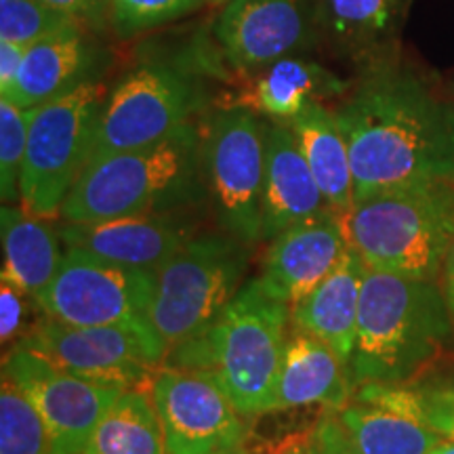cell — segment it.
<instances>
[{
  "label": "cell",
  "mask_w": 454,
  "mask_h": 454,
  "mask_svg": "<svg viewBox=\"0 0 454 454\" xmlns=\"http://www.w3.org/2000/svg\"><path fill=\"white\" fill-rule=\"evenodd\" d=\"M204 104L207 87L196 67L167 55L147 57L107 95L90 160L156 144L192 122Z\"/></svg>",
  "instance_id": "obj_8"
},
{
  "label": "cell",
  "mask_w": 454,
  "mask_h": 454,
  "mask_svg": "<svg viewBox=\"0 0 454 454\" xmlns=\"http://www.w3.org/2000/svg\"><path fill=\"white\" fill-rule=\"evenodd\" d=\"M167 454H217L247 438L244 417L213 372L160 366L150 381Z\"/></svg>",
  "instance_id": "obj_13"
},
{
  "label": "cell",
  "mask_w": 454,
  "mask_h": 454,
  "mask_svg": "<svg viewBox=\"0 0 454 454\" xmlns=\"http://www.w3.org/2000/svg\"><path fill=\"white\" fill-rule=\"evenodd\" d=\"M366 271V261L354 244H349L337 268L314 291L291 305L293 325L331 345L348 368L356 348Z\"/></svg>",
  "instance_id": "obj_19"
},
{
  "label": "cell",
  "mask_w": 454,
  "mask_h": 454,
  "mask_svg": "<svg viewBox=\"0 0 454 454\" xmlns=\"http://www.w3.org/2000/svg\"><path fill=\"white\" fill-rule=\"evenodd\" d=\"M0 454H53L41 414L4 377L0 389Z\"/></svg>",
  "instance_id": "obj_28"
},
{
  "label": "cell",
  "mask_w": 454,
  "mask_h": 454,
  "mask_svg": "<svg viewBox=\"0 0 454 454\" xmlns=\"http://www.w3.org/2000/svg\"><path fill=\"white\" fill-rule=\"evenodd\" d=\"M349 244L348 217L326 208L270 242L257 280L271 297L293 305L337 268Z\"/></svg>",
  "instance_id": "obj_15"
},
{
  "label": "cell",
  "mask_w": 454,
  "mask_h": 454,
  "mask_svg": "<svg viewBox=\"0 0 454 454\" xmlns=\"http://www.w3.org/2000/svg\"><path fill=\"white\" fill-rule=\"evenodd\" d=\"M154 291V270L127 268L66 247L55 278L34 303L51 320L64 325L133 326L156 333L150 322Z\"/></svg>",
  "instance_id": "obj_10"
},
{
  "label": "cell",
  "mask_w": 454,
  "mask_h": 454,
  "mask_svg": "<svg viewBox=\"0 0 454 454\" xmlns=\"http://www.w3.org/2000/svg\"><path fill=\"white\" fill-rule=\"evenodd\" d=\"M265 454H288V440L278 442V444L271 448V450L265 452Z\"/></svg>",
  "instance_id": "obj_40"
},
{
  "label": "cell",
  "mask_w": 454,
  "mask_h": 454,
  "mask_svg": "<svg viewBox=\"0 0 454 454\" xmlns=\"http://www.w3.org/2000/svg\"><path fill=\"white\" fill-rule=\"evenodd\" d=\"M59 368L99 381L137 387L167 360L156 333L133 326H74L47 317L20 340Z\"/></svg>",
  "instance_id": "obj_12"
},
{
  "label": "cell",
  "mask_w": 454,
  "mask_h": 454,
  "mask_svg": "<svg viewBox=\"0 0 454 454\" xmlns=\"http://www.w3.org/2000/svg\"><path fill=\"white\" fill-rule=\"evenodd\" d=\"M288 454H305V434L288 438Z\"/></svg>",
  "instance_id": "obj_37"
},
{
  "label": "cell",
  "mask_w": 454,
  "mask_h": 454,
  "mask_svg": "<svg viewBox=\"0 0 454 454\" xmlns=\"http://www.w3.org/2000/svg\"><path fill=\"white\" fill-rule=\"evenodd\" d=\"M349 82L317 61L291 55L251 74L240 104L253 112L288 122L311 101L333 99L348 93Z\"/></svg>",
  "instance_id": "obj_22"
},
{
  "label": "cell",
  "mask_w": 454,
  "mask_h": 454,
  "mask_svg": "<svg viewBox=\"0 0 454 454\" xmlns=\"http://www.w3.org/2000/svg\"><path fill=\"white\" fill-rule=\"evenodd\" d=\"M291 331V305L247 280L202 337L170 349L168 366L217 377L244 419L274 412L276 385Z\"/></svg>",
  "instance_id": "obj_3"
},
{
  "label": "cell",
  "mask_w": 454,
  "mask_h": 454,
  "mask_svg": "<svg viewBox=\"0 0 454 454\" xmlns=\"http://www.w3.org/2000/svg\"><path fill=\"white\" fill-rule=\"evenodd\" d=\"M84 454H89V452H84Z\"/></svg>",
  "instance_id": "obj_41"
},
{
  "label": "cell",
  "mask_w": 454,
  "mask_h": 454,
  "mask_svg": "<svg viewBox=\"0 0 454 454\" xmlns=\"http://www.w3.org/2000/svg\"><path fill=\"white\" fill-rule=\"evenodd\" d=\"M3 377L32 402L49 431L53 454H84L93 431L127 385L81 377L17 343L3 362Z\"/></svg>",
  "instance_id": "obj_11"
},
{
  "label": "cell",
  "mask_w": 454,
  "mask_h": 454,
  "mask_svg": "<svg viewBox=\"0 0 454 454\" xmlns=\"http://www.w3.org/2000/svg\"><path fill=\"white\" fill-rule=\"evenodd\" d=\"M3 231V282H9L27 297L44 291L59 270L61 253L59 231L24 208L4 204L0 211Z\"/></svg>",
  "instance_id": "obj_24"
},
{
  "label": "cell",
  "mask_w": 454,
  "mask_h": 454,
  "mask_svg": "<svg viewBox=\"0 0 454 454\" xmlns=\"http://www.w3.org/2000/svg\"><path fill=\"white\" fill-rule=\"evenodd\" d=\"M412 0H320V27L340 55L360 67L400 53Z\"/></svg>",
  "instance_id": "obj_20"
},
{
  "label": "cell",
  "mask_w": 454,
  "mask_h": 454,
  "mask_svg": "<svg viewBox=\"0 0 454 454\" xmlns=\"http://www.w3.org/2000/svg\"><path fill=\"white\" fill-rule=\"evenodd\" d=\"M26 49L27 47L0 38V93H4L11 87V82L15 81L21 61H24Z\"/></svg>",
  "instance_id": "obj_35"
},
{
  "label": "cell",
  "mask_w": 454,
  "mask_h": 454,
  "mask_svg": "<svg viewBox=\"0 0 454 454\" xmlns=\"http://www.w3.org/2000/svg\"><path fill=\"white\" fill-rule=\"evenodd\" d=\"M106 66L107 51L98 34L74 24L26 49L20 72L3 98L30 110L82 84L98 82Z\"/></svg>",
  "instance_id": "obj_16"
},
{
  "label": "cell",
  "mask_w": 454,
  "mask_h": 454,
  "mask_svg": "<svg viewBox=\"0 0 454 454\" xmlns=\"http://www.w3.org/2000/svg\"><path fill=\"white\" fill-rule=\"evenodd\" d=\"M217 454H251V452L247 450V446H244V442H242V444L230 446V448H225V450H219Z\"/></svg>",
  "instance_id": "obj_39"
},
{
  "label": "cell",
  "mask_w": 454,
  "mask_h": 454,
  "mask_svg": "<svg viewBox=\"0 0 454 454\" xmlns=\"http://www.w3.org/2000/svg\"><path fill=\"white\" fill-rule=\"evenodd\" d=\"M349 242L368 268L440 280L454 242V181L379 194L354 204Z\"/></svg>",
  "instance_id": "obj_5"
},
{
  "label": "cell",
  "mask_w": 454,
  "mask_h": 454,
  "mask_svg": "<svg viewBox=\"0 0 454 454\" xmlns=\"http://www.w3.org/2000/svg\"><path fill=\"white\" fill-rule=\"evenodd\" d=\"M87 27V30L101 34L112 27V0H43Z\"/></svg>",
  "instance_id": "obj_33"
},
{
  "label": "cell",
  "mask_w": 454,
  "mask_h": 454,
  "mask_svg": "<svg viewBox=\"0 0 454 454\" xmlns=\"http://www.w3.org/2000/svg\"><path fill=\"white\" fill-rule=\"evenodd\" d=\"M30 121L32 107L24 110L13 101L0 99V196H3V204H15L20 200V181L26 160Z\"/></svg>",
  "instance_id": "obj_30"
},
{
  "label": "cell",
  "mask_w": 454,
  "mask_h": 454,
  "mask_svg": "<svg viewBox=\"0 0 454 454\" xmlns=\"http://www.w3.org/2000/svg\"><path fill=\"white\" fill-rule=\"evenodd\" d=\"M357 454H429L442 435L389 408L351 400L339 411Z\"/></svg>",
  "instance_id": "obj_27"
},
{
  "label": "cell",
  "mask_w": 454,
  "mask_h": 454,
  "mask_svg": "<svg viewBox=\"0 0 454 454\" xmlns=\"http://www.w3.org/2000/svg\"><path fill=\"white\" fill-rule=\"evenodd\" d=\"M76 24L43 0H0V38L21 47Z\"/></svg>",
  "instance_id": "obj_29"
},
{
  "label": "cell",
  "mask_w": 454,
  "mask_h": 454,
  "mask_svg": "<svg viewBox=\"0 0 454 454\" xmlns=\"http://www.w3.org/2000/svg\"><path fill=\"white\" fill-rule=\"evenodd\" d=\"M194 234L192 221L179 211L130 215L59 227L64 247L82 248L95 257L137 270H158Z\"/></svg>",
  "instance_id": "obj_17"
},
{
  "label": "cell",
  "mask_w": 454,
  "mask_h": 454,
  "mask_svg": "<svg viewBox=\"0 0 454 454\" xmlns=\"http://www.w3.org/2000/svg\"><path fill=\"white\" fill-rule=\"evenodd\" d=\"M248 248L227 231L192 236L156 270L150 322L168 351L215 325L244 284Z\"/></svg>",
  "instance_id": "obj_6"
},
{
  "label": "cell",
  "mask_w": 454,
  "mask_h": 454,
  "mask_svg": "<svg viewBox=\"0 0 454 454\" xmlns=\"http://www.w3.org/2000/svg\"><path fill=\"white\" fill-rule=\"evenodd\" d=\"M349 368L331 345L291 322L278 374L274 412L314 406L340 411L354 395Z\"/></svg>",
  "instance_id": "obj_21"
},
{
  "label": "cell",
  "mask_w": 454,
  "mask_h": 454,
  "mask_svg": "<svg viewBox=\"0 0 454 454\" xmlns=\"http://www.w3.org/2000/svg\"><path fill=\"white\" fill-rule=\"evenodd\" d=\"M305 454H357L339 411L325 408L305 431Z\"/></svg>",
  "instance_id": "obj_32"
},
{
  "label": "cell",
  "mask_w": 454,
  "mask_h": 454,
  "mask_svg": "<svg viewBox=\"0 0 454 454\" xmlns=\"http://www.w3.org/2000/svg\"><path fill=\"white\" fill-rule=\"evenodd\" d=\"M334 114L349 147L354 204L454 181V99L400 53L362 67Z\"/></svg>",
  "instance_id": "obj_1"
},
{
  "label": "cell",
  "mask_w": 454,
  "mask_h": 454,
  "mask_svg": "<svg viewBox=\"0 0 454 454\" xmlns=\"http://www.w3.org/2000/svg\"><path fill=\"white\" fill-rule=\"evenodd\" d=\"M440 284H442V291H444L448 309H450L452 325H454V242H452L450 251H448V257L444 261V268H442Z\"/></svg>",
  "instance_id": "obj_36"
},
{
  "label": "cell",
  "mask_w": 454,
  "mask_h": 454,
  "mask_svg": "<svg viewBox=\"0 0 454 454\" xmlns=\"http://www.w3.org/2000/svg\"><path fill=\"white\" fill-rule=\"evenodd\" d=\"M26 297L27 294L17 291L9 282H3L0 286V339L3 343L13 340L17 334L21 337L26 334Z\"/></svg>",
  "instance_id": "obj_34"
},
{
  "label": "cell",
  "mask_w": 454,
  "mask_h": 454,
  "mask_svg": "<svg viewBox=\"0 0 454 454\" xmlns=\"http://www.w3.org/2000/svg\"><path fill=\"white\" fill-rule=\"evenodd\" d=\"M354 400L389 408L454 440V377L425 371L395 383H364L354 389Z\"/></svg>",
  "instance_id": "obj_25"
},
{
  "label": "cell",
  "mask_w": 454,
  "mask_h": 454,
  "mask_svg": "<svg viewBox=\"0 0 454 454\" xmlns=\"http://www.w3.org/2000/svg\"><path fill=\"white\" fill-rule=\"evenodd\" d=\"M89 454H167L164 429L150 391L127 387L99 419Z\"/></svg>",
  "instance_id": "obj_26"
},
{
  "label": "cell",
  "mask_w": 454,
  "mask_h": 454,
  "mask_svg": "<svg viewBox=\"0 0 454 454\" xmlns=\"http://www.w3.org/2000/svg\"><path fill=\"white\" fill-rule=\"evenodd\" d=\"M331 208L317 187L288 122L268 124L265 177L261 196V240Z\"/></svg>",
  "instance_id": "obj_18"
},
{
  "label": "cell",
  "mask_w": 454,
  "mask_h": 454,
  "mask_svg": "<svg viewBox=\"0 0 454 454\" xmlns=\"http://www.w3.org/2000/svg\"><path fill=\"white\" fill-rule=\"evenodd\" d=\"M107 93L87 82L47 104L32 107L20 202L34 217L57 219L74 184L93 154Z\"/></svg>",
  "instance_id": "obj_7"
},
{
  "label": "cell",
  "mask_w": 454,
  "mask_h": 454,
  "mask_svg": "<svg viewBox=\"0 0 454 454\" xmlns=\"http://www.w3.org/2000/svg\"><path fill=\"white\" fill-rule=\"evenodd\" d=\"M268 124L244 106L215 112L202 135L207 194L219 225L248 247L261 242Z\"/></svg>",
  "instance_id": "obj_9"
},
{
  "label": "cell",
  "mask_w": 454,
  "mask_h": 454,
  "mask_svg": "<svg viewBox=\"0 0 454 454\" xmlns=\"http://www.w3.org/2000/svg\"><path fill=\"white\" fill-rule=\"evenodd\" d=\"M202 3L207 0H112V32L127 41L192 13Z\"/></svg>",
  "instance_id": "obj_31"
},
{
  "label": "cell",
  "mask_w": 454,
  "mask_h": 454,
  "mask_svg": "<svg viewBox=\"0 0 454 454\" xmlns=\"http://www.w3.org/2000/svg\"><path fill=\"white\" fill-rule=\"evenodd\" d=\"M429 454H454V440H444L434 448Z\"/></svg>",
  "instance_id": "obj_38"
},
{
  "label": "cell",
  "mask_w": 454,
  "mask_h": 454,
  "mask_svg": "<svg viewBox=\"0 0 454 454\" xmlns=\"http://www.w3.org/2000/svg\"><path fill=\"white\" fill-rule=\"evenodd\" d=\"M454 340V325L440 280H414L368 268L349 377L395 383L417 377Z\"/></svg>",
  "instance_id": "obj_2"
},
{
  "label": "cell",
  "mask_w": 454,
  "mask_h": 454,
  "mask_svg": "<svg viewBox=\"0 0 454 454\" xmlns=\"http://www.w3.org/2000/svg\"><path fill=\"white\" fill-rule=\"evenodd\" d=\"M328 207L348 217L354 208V170L349 147L333 107L311 101L288 121Z\"/></svg>",
  "instance_id": "obj_23"
},
{
  "label": "cell",
  "mask_w": 454,
  "mask_h": 454,
  "mask_svg": "<svg viewBox=\"0 0 454 454\" xmlns=\"http://www.w3.org/2000/svg\"><path fill=\"white\" fill-rule=\"evenodd\" d=\"M213 36L227 64L254 74L314 47L322 36L320 11L309 0H227Z\"/></svg>",
  "instance_id": "obj_14"
},
{
  "label": "cell",
  "mask_w": 454,
  "mask_h": 454,
  "mask_svg": "<svg viewBox=\"0 0 454 454\" xmlns=\"http://www.w3.org/2000/svg\"><path fill=\"white\" fill-rule=\"evenodd\" d=\"M202 133L187 122L156 144L90 160L67 194L61 219L70 223L181 211L200 202Z\"/></svg>",
  "instance_id": "obj_4"
}]
</instances>
